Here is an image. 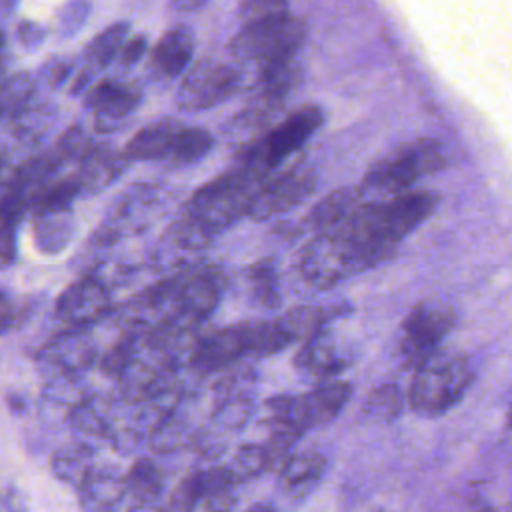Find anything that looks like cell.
I'll list each match as a JSON object with an SVG mask.
<instances>
[{"label":"cell","instance_id":"obj_1","mask_svg":"<svg viewBox=\"0 0 512 512\" xmlns=\"http://www.w3.org/2000/svg\"><path fill=\"white\" fill-rule=\"evenodd\" d=\"M396 254V244L358 240L332 232H316L302 248V278L316 288H330L354 274L370 270Z\"/></svg>","mask_w":512,"mask_h":512},{"label":"cell","instance_id":"obj_2","mask_svg":"<svg viewBox=\"0 0 512 512\" xmlns=\"http://www.w3.org/2000/svg\"><path fill=\"white\" fill-rule=\"evenodd\" d=\"M436 204V194L410 190L380 200H362L332 234L398 244L434 212Z\"/></svg>","mask_w":512,"mask_h":512},{"label":"cell","instance_id":"obj_3","mask_svg":"<svg viewBox=\"0 0 512 512\" xmlns=\"http://www.w3.org/2000/svg\"><path fill=\"white\" fill-rule=\"evenodd\" d=\"M272 174V172H270ZM268 174L238 164L226 174L198 188L182 212L218 236L242 216H248L252 200Z\"/></svg>","mask_w":512,"mask_h":512},{"label":"cell","instance_id":"obj_4","mask_svg":"<svg viewBox=\"0 0 512 512\" xmlns=\"http://www.w3.org/2000/svg\"><path fill=\"white\" fill-rule=\"evenodd\" d=\"M446 166V156L440 142L418 138L404 142L374 162L360 184L364 200H380L410 190L422 176L438 172Z\"/></svg>","mask_w":512,"mask_h":512},{"label":"cell","instance_id":"obj_5","mask_svg":"<svg viewBox=\"0 0 512 512\" xmlns=\"http://www.w3.org/2000/svg\"><path fill=\"white\" fill-rule=\"evenodd\" d=\"M472 378V366L466 356L438 350L416 368L408 388V404L420 414H444L462 400Z\"/></svg>","mask_w":512,"mask_h":512},{"label":"cell","instance_id":"obj_6","mask_svg":"<svg viewBox=\"0 0 512 512\" xmlns=\"http://www.w3.org/2000/svg\"><path fill=\"white\" fill-rule=\"evenodd\" d=\"M322 122L324 114L318 106H300L274 128H270L262 138L240 146L238 164L270 174L278 170L292 154H296Z\"/></svg>","mask_w":512,"mask_h":512},{"label":"cell","instance_id":"obj_7","mask_svg":"<svg viewBox=\"0 0 512 512\" xmlns=\"http://www.w3.org/2000/svg\"><path fill=\"white\" fill-rule=\"evenodd\" d=\"M352 388L344 380H324L300 396H274L266 400L268 426H288L300 434L330 422L346 406Z\"/></svg>","mask_w":512,"mask_h":512},{"label":"cell","instance_id":"obj_8","mask_svg":"<svg viewBox=\"0 0 512 512\" xmlns=\"http://www.w3.org/2000/svg\"><path fill=\"white\" fill-rule=\"evenodd\" d=\"M306 40V24L292 16L280 14L244 24V28L230 40L228 52L242 62L266 64L278 58L294 56Z\"/></svg>","mask_w":512,"mask_h":512},{"label":"cell","instance_id":"obj_9","mask_svg":"<svg viewBox=\"0 0 512 512\" xmlns=\"http://www.w3.org/2000/svg\"><path fill=\"white\" fill-rule=\"evenodd\" d=\"M456 322V312L444 302H420L402 322L400 356L406 366L418 368L434 356Z\"/></svg>","mask_w":512,"mask_h":512},{"label":"cell","instance_id":"obj_10","mask_svg":"<svg viewBox=\"0 0 512 512\" xmlns=\"http://www.w3.org/2000/svg\"><path fill=\"white\" fill-rule=\"evenodd\" d=\"M240 86V70L216 58H200L184 74L176 104L182 110L198 112L228 100Z\"/></svg>","mask_w":512,"mask_h":512},{"label":"cell","instance_id":"obj_11","mask_svg":"<svg viewBox=\"0 0 512 512\" xmlns=\"http://www.w3.org/2000/svg\"><path fill=\"white\" fill-rule=\"evenodd\" d=\"M316 170L306 162H296L288 168L274 170L258 188L248 216L252 220H268L300 202H304L316 188Z\"/></svg>","mask_w":512,"mask_h":512},{"label":"cell","instance_id":"obj_12","mask_svg":"<svg viewBox=\"0 0 512 512\" xmlns=\"http://www.w3.org/2000/svg\"><path fill=\"white\" fill-rule=\"evenodd\" d=\"M234 478L230 466H212L188 474L168 496L166 508L170 510H224L236 506L232 492Z\"/></svg>","mask_w":512,"mask_h":512},{"label":"cell","instance_id":"obj_13","mask_svg":"<svg viewBox=\"0 0 512 512\" xmlns=\"http://www.w3.org/2000/svg\"><path fill=\"white\" fill-rule=\"evenodd\" d=\"M168 280L174 314H182L200 322L218 306L220 296L226 288L224 272L212 264L182 270Z\"/></svg>","mask_w":512,"mask_h":512},{"label":"cell","instance_id":"obj_14","mask_svg":"<svg viewBox=\"0 0 512 512\" xmlns=\"http://www.w3.org/2000/svg\"><path fill=\"white\" fill-rule=\"evenodd\" d=\"M250 354L248 324H234L200 336L190 352V366L200 374L218 372Z\"/></svg>","mask_w":512,"mask_h":512},{"label":"cell","instance_id":"obj_15","mask_svg":"<svg viewBox=\"0 0 512 512\" xmlns=\"http://www.w3.org/2000/svg\"><path fill=\"white\" fill-rule=\"evenodd\" d=\"M142 92L136 84L120 80H102L88 88L84 96L86 108L94 114V124L100 132L118 130L124 120L138 108Z\"/></svg>","mask_w":512,"mask_h":512},{"label":"cell","instance_id":"obj_16","mask_svg":"<svg viewBox=\"0 0 512 512\" xmlns=\"http://www.w3.org/2000/svg\"><path fill=\"white\" fill-rule=\"evenodd\" d=\"M110 310L108 288L96 276L76 280L56 298L54 314L72 326H84L102 318Z\"/></svg>","mask_w":512,"mask_h":512},{"label":"cell","instance_id":"obj_17","mask_svg":"<svg viewBox=\"0 0 512 512\" xmlns=\"http://www.w3.org/2000/svg\"><path fill=\"white\" fill-rule=\"evenodd\" d=\"M128 154L108 144H94L80 160L74 172L82 192L94 194L110 186L128 166Z\"/></svg>","mask_w":512,"mask_h":512},{"label":"cell","instance_id":"obj_18","mask_svg":"<svg viewBox=\"0 0 512 512\" xmlns=\"http://www.w3.org/2000/svg\"><path fill=\"white\" fill-rule=\"evenodd\" d=\"M348 364L350 358L344 356V352H340L338 346L324 332L302 342L300 350L294 356V368L316 382L332 380L338 372L346 370Z\"/></svg>","mask_w":512,"mask_h":512},{"label":"cell","instance_id":"obj_19","mask_svg":"<svg viewBox=\"0 0 512 512\" xmlns=\"http://www.w3.org/2000/svg\"><path fill=\"white\" fill-rule=\"evenodd\" d=\"M194 52V32L188 26L170 28L154 46L150 54V70L164 80L182 74Z\"/></svg>","mask_w":512,"mask_h":512},{"label":"cell","instance_id":"obj_20","mask_svg":"<svg viewBox=\"0 0 512 512\" xmlns=\"http://www.w3.org/2000/svg\"><path fill=\"white\" fill-rule=\"evenodd\" d=\"M326 456L320 452H298L288 456L280 466V490L290 500H304L326 472Z\"/></svg>","mask_w":512,"mask_h":512},{"label":"cell","instance_id":"obj_21","mask_svg":"<svg viewBox=\"0 0 512 512\" xmlns=\"http://www.w3.org/2000/svg\"><path fill=\"white\" fill-rule=\"evenodd\" d=\"M302 68L294 56L278 58L258 66V78L254 84V96L284 108L288 94L300 84Z\"/></svg>","mask_w":512,"mask_h":512},{"label":"cell","instance_id":"obj_22","mask_svg":"<svg viewBox=\"0 0 512 512\" xmlns=\"http://www.w3.org/2000/svg\"><path fill=\"white\" fill-rule=\"evenodd\" d=\"M42 356L64 370V374H78L80 370H86L96 360V346L92 340L78 330H70L58 338H54L50 344L44 346Z\"/></svg>","mask_w":512,"mask_h":512},{"label":"cell","instance_id":"obj_23","mask_svg":"<svg viewBox=\"0 0 512 512\" xmlns=\"http://www.w3.org/2000/svg\"><path fill=\"white\" fill-rule=\"evenodd\" d=\"M184 124L176 118H160L140 128L126 144L130 160H164L174 136Z\"/></svg>","mask_w":512,"mask_h":512},{"label":"cell","instance_id":"obj_24","mask_svg":"<svg viewBox=\"0 0 512 512\" xmlns=\"http://www.w3.org/2000/svg\"><path fill=\"white\" fill-rule=\"evenodd\" d=\"M362 200L364 196L360 190H332L310 208L304 224L314 232H332L360 206Z\"/></svg>","mask_w":512,"mask_h":512},{"label":"cell","instance_id":"obj_25","mask_svg":"<svg viewBox=\"0 0 512 512\" xmlns=\"http://www.w3.org/2000/svg\"><path fill=\"white\" fill-rule=\"evenodd\" d=\"M80 506L86 510H104L116 506L126 496V476L116 470L92 468L86 480L76 488Z\"/></svg>","mask_w":512,"mask_h":512},{"label":"cell","instance_id":"obj_26","mask_svg":"<svg viewBox=\"0 0 512 512\" xmlns=\"http://www.w3.org/2000/svg\"><path fill=\"white\" fill-rule=\"evenodd\" d=\"M74 236V218L70 208L34 212V238L44 254H58Z\"/></svg>","mask_w":512,"mask_h":512},{"label":"cell","instance_id":"obj_27","mask_svg":"<svg viewBox=\"0 0 512 512\" xmlns=\"http://www.w3.org/2000/svg\"><path fill=\"white\" fill-rule=\"evenodd\" d=\"M162 488V472L148 458L136 460L126 474V498L132 500L134 508L150 506L154 500L160 498Z\"/></svg>","mask_w":512,"mask_h":512},{"label":"cell","instance_id":"obj_28","mask_svg":"<svg viewBox=\"0 0 512 512\" xmlns=\"http://www.w3.org/2000/svg\"><path fill=\"white\" fill-rule=\"evenodd\" d=\"M214 138L208 130L196 126H182L172 140L168 154L164 156V164L168 168H184L192 162H198L212 150Z\"/></svg>","mask_w":512,"mask_h":512},{"label":"cell","instance_id":"obj_29","mask_svg":"<svg viewBox=\"0 0 512 512\" xmlns=\"http://www.w3.org/2000/svg\"><path fill=\"white\" fill-rule=\"evenodd\" d=\"M52 474L74 488H78L94 468V450L86 444L62 446L52 454Z\"/></svg>","mask_w":512,"mask_h":512},{"label":"cell","instance_id":"obj_30","mask_svg":"<svg viewBox=\"0 0 512 512\" xmlns=\"http://www.w3.org/2000/svg\"><path fill=\"white\" fill-rule=\"evenodd\" d=\"M332 320L330 310L320 306H294L284 312L278 322L284 328L290 342H306L316 334L324 332L326 324Z\"/></svg>","mask_w":512,"mask_h":512},{"label":"cell","instance_id":"obj_31","mask_svg":"<svg viewBox=\"0 0 512 512\" xmlns=\"http://www.w3.org/2000/svg\"><path fill=\"white\" fill-rule=\"evenodd\" d=\"M128 30H130V24L124 22V20L106 26L84 48V52H82L84 66H88V68H92L96 72L106 68L120 54V50H122V46L126 42Z\"/></svg>","mask_w":512,"mask_h":512},{"label":"cell","instance_id":"obj_32","mask_svg":"<svg viewBox=\"0 0 512 512\" xmlns=\"http://www.w3.org/2000/svg\"><path fill=\"white\" fill-rule=\"evenodd\" d=\"M108 404L100 398H82L72 406L70 426L82 434L92 438H106L112 434V424L108 420Z\"/></svg>","mask_w":512,"mask_h":512},{"label":"cell","instance_id":"obj_33","mask_svg":"<svg viewBox=\"0 0 512 512\" xmlns=\"http://www.w3.org/2000/svg\"><path fill=\"white\" fill-rule=\"evenodd\" d=\"M244 278H246L248 292L258 304L266 308L280 306L282 296L278 290V272H276V264L270 258L250 264L244 270Z\"/></svg>","mask_w":512,"mask_h":512},{"label":"cell","instance_id":"obj_34","mask_svg":"<svg viewBox=\"0 0 512 512\" xmlns=\"http://www.w3.org/2000/svg\"><path fill=\"white\" fill-rule=\"evenodd\" d=\"M402 406V390L396 384H380L366 396L360 414L372 424H388L400 416Z\"/></svg>","mask_w":512,"mask_h":512},{"label":"cell","instance_id":"obj_35","mask_svg":"<svg viewBox=\"0 0 512 512\" xmlns=\"http://www.w3.org/2000/svg\"><path fill=\"white\" fill-rule=\"evenodd\" d=\"M274 456L264 444H242L230 460V470L238 482L256 478L274 466Z\"/></svg>","mask_w":512,"mask_h":512},{"label":"cell","instance_id":"obj_36","mask_svg":"<svg viewBox=\"0 0 512 512\" xmlns=\"http://www.w3.org/2000/svg\"><path fill=\"white\" fill-rule=\"evenodd\" d=\"M34 78L28 72H14L2 84V114L6 120L16 116L32 102Z\"/></svg>","mask_w":512,"mask_h":512},{"label":"cell","instance_id":"obj_37","mask_svg":"<svg viewBox=\"0 0 512 512\" xmlns=\"http://www.w3.org/2000/svg\"><path fill=\"white\" fill-rule=\"evenodd\" d=\"M248 340H250V354H256V356L276 354L292 344L284 328L280 326L278 318L272 322L248 324Z\"/></svg>","mask_w":512,"mask_h":512},{"label":"cell","instance_id":"obj_38","mask_svg":"<svg viewBox=\"0 0 512 512\" xmlns=\"http://www.w3.org/2000/svg\"><path fill=\"white\" fill-rule=\"evenodd\" d=\"M138 350V332H132L128 330L122 338H118L114 342V346L108 348V352H104L100 356V370L106 374V376H114V378H120V374L124 372V368L128 366V362L134 358Z\"/></svg>","mask_w":512,"mask_h":512},{"label":"cell","instance_id":"obj_39","mask_svg":"<svg viewBox=\"0 0 512 512\" xmlns=\"http://www.w3.org/2000/svg\"><path fill=\"white\" fill-rule=\"evenodd\" d=\"M186 440H188V428L182 420L176 418L174 412H170L150 430V444L158 452H172L178 446H182Z\"/></svg>","mask_w":512,"mask_h":512},{"label":"cell","instance_id":"obj_40","mask_svg":"<svg viewBox=\"0 0 512 512\" xmlns=\"http://www.w3.org/2000/svg\"><path fill=\"white\" fill-rule=\"evenodd\" d=\"M90 0H70L56 14V32L60 38L74 36L90 16Z\"/></svg>","mask_w":512,"mask_h":512},{"label":"cell","instance_id":"obj_41","mask_svg":"<svg viewBox=\"0 0 512 512\" xmlns=\"http://www.w3.org/2000/svg\"><path fill=\"white\" fill-rule=\"evenodd\" d=\"M94 146L90 134L80 126V124H72L56 142L54 150L56 154L68 162V160H80L90 148Z\"/></svg>","mask_w":512,"mask_h":512},{"label":"cell","instance_id":"obj_42","mask_svg":"<svg viewBox=\"0 0 512 512\" xmlns=\"http://www.w3.org/2000/svg\"><path fill=\"white\" fill-rule=\"evenodd\" d=\"M288 12V0H244L240 6V20L244 24L280 16Z\"/></svg>","mask_w":512,"mask_h":512},{"label":"cell","instance_id":"obj_43","mask_svg":"<svg viewBox=\"0 0 512 512\" xmlns=\"http://www.w3.org/2000/svg\"><path fill=\"white\" fill-rule=\"evenodd\" d=\"M28 302L24 300H10L8 296L2 298V330L8 332L12 326L20 324L28 316Z\"/></svg>","mask_w":512,"mask_h":512},{"label":"cell","instance_id":"obj_44","mask_svg":"<svg viewBox=\"0 0 512 512\" xmlns=\"http://www.w3.org/2000/svg\"><path fill=\"white\" fill-rule=\"evenodd\" d=\"M16 36H18V42L30 50V48H38L44 42L46 30L32 20H20L16 24Z\"/></svg>","mask_w":512,"mask_h":512},{"label":"cell","instance_id":"obj_45","mask_svg":"<svg viewBox=\"0 0 512 512\" xmlns=\"http://www.w3.org/2000/svg\"><path fill=\"white\" fill-rule=\"evenodd\" d=\"M146 46H148V42H146V36H142V34H136V36L128 38V40L124 42L120 54H118L120 64H122V66H134V64L144 56Z\"/></svg>","mask_w":512,"mask_h":512},{"label":"cell","instance_id":"obj_46","mask_svg":"<svg viewBox=\"0 0 512 512\" xmlns=\"http://www.w3.org/2000/svg\"><path fill=\"white\" fill-rule=\"evenodd\" d=\"M72 70V64L62 60V58H52L50 62H46L42 66V78L50 84V86H58L60 82H64L68 78Z\"/></svg>","mask_w":512,"mask_h":512},{"label":"cell","instance_id":"obj_47","mask_svg":"<svg viewBox=\"0 0 512 512\" xmlns=\"http://www.w3.org/2000/svg\"><path fill=\"white\" fill-rule=\"evenodd\" d=\"M14 228H16V224H2V264L4 266H8L12 262V256L16 252Z\"/></svg>","mask_w":512,"mask_h":512},{"label":"cell","instance_id":"obj_48","mask_svg":"<svg viewBox=\"0 0 512 512\" xmlns=\"http://www.w3.org/2000/svg\"><path fill=\"white\" fill-rule=\"evenodd\" d=\"M208 0H170L172 8L180 10V12H192V10H198L206 4Z\"/></svg>","mask_w":512,"mask_h":512},{"label":"cell","instance_id":"obj_49","mask_svg":"<svg viewBox=\"0 0 512 512\" xmlns=\"http://www.w3.org/2000/svg\"><path fill=\"white\" fill-rule=\"evenodd\" d=\"M16 4H18V0H2V10H4V14L8 16V14L16 8Z\"/></svg>","mask_w":512,"mask_h":512},{"label":"cell","instance_id":"obj_50","mask_svg":"<svg viewBox=\"0 0 512 512\" xmlns=\"http://www.w3.org/2000/svg\"><path fill=\"white\" fill-rule=\"evenodd\" d=\"M506 428H508V432L512 434V396H510V402H508V410H506Z\"/></svg>","mask_w":512,"mask_h":512}]
</instances>
